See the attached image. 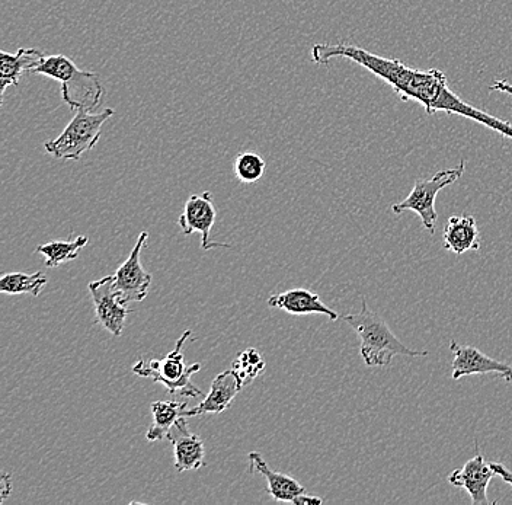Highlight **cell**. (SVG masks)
Segmentation results:
<instances>
[{"mask_svg": "<svg viewBox=\"0 0 512 505\" xmlns=\"http://www.w3.org/2000/svg\"><path fill=\"white\" fill-rule=\"evenodd\" d=\"M267 163L254 152L238 153L235 159V175L242 184H254L264 177Z\"/></svg>", "mask_w": 512, "mask_h": 505, "instance_id": "7402d4cb", "label": "cell"}, {"mask_svg": "<svg viewBox=\"0 0 512 505\" xmlns=\"http://www.w3.org/2000/svg\"><path fill=\"white\" fill-rule=\"evenodd\" d=\"M153 425L147 430L146 439L159 441L168 439L169 431L174 427L179 418L184 417L187 411V402L156 401L152 407Z\"/></svg>", "mask_w": 512, "mask_h": 505, "instance_id": "ac0fdd59", "label": "cell"}, {"mask_svg": "<svg viewBox=\"0 0 512 505\" xmlns=\"http://www.w3.org/2000/svg\"><path fill=\"white\" fill-rule=\"evenodd\" d=\"M30 75H43L60 82L63 101L73 111L95 110L105 94L96 73L80 70L73 60L63 54L44 57L40 65L31 70Z\"/></svg>", "mask_w": 512, "mask_h": 505, "instance_id": "3957f363", "label": "cell"}, {"mask_svg": "<svg viewBox=\"0 0 512 505\" xmlns=\"http://www.w3.org/2000/svg\"><path fill=\"white\" fill-rule=\"evenodd\" d=\"M496 475L491 463H486L485 457L476 453L463 468L451 473L450 484L453 487L466 489L473 505H491L488 500V487L492 476Z\"/></svg>", "mask_w": 512, "mask_h": 505, "instance_id": "8fae6325", "label": "cell"}, {"mask_svg": "<svg viewBox=\"0 0 512 505\" xmlns=\"http://www.w3.org/2000/svg\"><path fill=\"white\" fill-rule=\"evenodd\" d=\"M216 219L217 212L213 203V194L210 191H204L203 194H192L188 198L178 223L184 235L200 233L201 246L204 251H210L213 248H232L222 242H210L211 229H213Z\"/></svg>", "mask_w": 512, "mask_h": 505, "instance_id": "9c48e42d", "label": "cell"}, {"mask_svg": "<svg viewBox=\"0 0 512 505\" xmlns=\"http://www.w3.org/2000/svg\"><path fill=\"white\" fill-rule=\"evenodd\" d=\"M43 51L19 49L15 54L0 50V102L5 98L8 86H18L22 73H30L44 59Z\"/></svg>", "mask_w": 512, "mask_h": 505, "instance_id": "2e32d148", "label": "cell"}, {"mask_svg": "<svg viewBox=\"0 0 512 505\" xmlns=\"http://www.w3.org/2000/svg\"><path fill=\"white\" fill-rule=\"evenodd\" d=\"M444 248L456 255L479 251L480 233L473 216H451L444 228Z\"/></svg>", "mask_w": 512, "mask_h": 505, "instance_id": "e0dca14e", "label": "cell"}, {"mask_svg": "<svg viewBox=\"0 0 512 505\" xmlns=\"http://www.w3.org/2000/svg\"><path fill=\"white\" fill-rule=\"evenodd\" d=\"M491 468L494 469L496 475L501 476L504 482H507L512 487V471L507 466L502 465V463L492 462Z\"/></svg>", "mask_w": 512, "mask_h": 505, "instance_id": "cb8c5ba5", "label": "cell"}, {"mask_svg": "<svg viewBox=\"0 0 512 505\" xmlns=\"http://www.w3.org/2000/svg\"><path fill=\"white\" fill-rule=\"evenodd\" d=\"M191 329L182 334L176 343L174 350L162 360H139L133 367L134 375L147 377L153 382L165 386L171 395L187 396V398H197L203 395V392L192 383L191 377L194 373L200 372L201 363H194L187 366L184 361L182 348L191 337Z\"/></svg>", "mask_w": 512, "mask_h": 505, "instance_id": "277c9868", "label": "cell"}, {"mask_svg": "<svg viewBox=\"0 0 512 505\" xmlns=\"http://www.w3.org/2000/svg\"><path fill=\"white\" fill-rule=\"evenodd\" d=\"M147 239H149V233H140L130 257L112 276L114 278V289L120 293L124 302H143L147 293H149L153 277L152 274L144 270L142 262H140V255H142Z\"/></svg>", "mask_w": 512, "mask_h": 505, "instance_id": "ba28073f", "label": "cell"}, {"mask_svg": "<svg viewBox=\"0 0 512 505\" xmlns=\"http://www.w3.org/2000/svg\"><path fill=\"white\" fill-rule=\"evenodd\" d=\"M12 492V479L8 472H2L0 476V503H5L6 498Z\"/></svg>", "mask_w": 512, "mask_h": 505, "instance_id": "603a6c76", "label": "cell"}, {"mask_svg": "<svg viewBox=\"0 0 512 505\" xmlns=\"http://www.w3.org/2000/svg\"><path fill=\"white\" fill-rule=\"evenodd\" d=\"M88 242V236H79L75 241H56L37 246L35 252L44 255L48 268H54L59 267V265L64 264V262L76 260V258L79 257V252L88 245Z\"/></svg>", "mask_w": 512, "mask_h": 505, "instance_id": "d6986e66", "label": "cell"}, {"mask_svg": "<svg viewBox=\"0 0 512 505\" xmlns=\"http://www.w3.org/2000/svg\"><path fill=\"white\" fill-rule=\"evenodd\" d=\"M48 283V278L41 271L37 273H11L0 278V292L8 294H24L38 297Z\"/></svg>", "mask_w": 512, "mask_h": 505, "instance_id": "ffe728a7", "label": "cell"}, {"mask_svg": "<svg viewBox=\"0 0 512 505\" xmlns=\"http://www.w3.org/2000/svg\"><path fill=\"white\" fill-rule=\"evenodd\" d=\"M88 287L94 300L96 324L101 325L114 337H120L131 310L120 293L114 289V278L108 276L92 281Z\"/></svg>", "mask_w": 512, "mask_h": 505, "instance_id": "52a82bcc", "label": "cell"}, {"mask_svg": "<svg viewBox=\"0 0 512 505\" xmlns=\"http://www.w3.org/2000/svg\"><path fill=\"white\" fill-rule=\"evenodd\" d=\"M334 59H347L386 82L402 101H415L425 108V113L438 111L469 118L512 139V126L494 115L483 113L457 97L448 86L446 73L438 69L419 70L406 66L402 60L386 59L354 44H315L312 60L316 65H329Z\"/></svg>", "mask_w": 512, "mask_h": 505, "instance_id": "6da1fadb", "label": "cell"}, {"mask_svg": "<svg viewBox=\"0 0 512 505\" xmlns=\"http://www.w3.org/2000/svg\"><path fill=\"white\" fill-rule=\"evenodd\" d=\"M466 171V162H460L456 168L444 169L437 172L430 180H418L415 182L414 190L411 191L405 200L396 203L392 207V212L402 214L409 210L418 214L422 226L430 233L435 232V223L438 220L437 210H435V200L438 193L448 185L454 184L463 177Z\"/></svg>", "mask_w": 512, "mask_h": 505, "instance_id": "8992f818", "label": "cell"}, {"mask_svg": "<svg viewBox=\"0 0 512 505\" xmlns=\"http://www.w3.org/2000/svg\"><path fill=\"white\" fill-rule=\"evenodd\" d=\"M249 472L261 473L267 479L268 494L278 503H293L297 497L306 494V488L286 473L272 471L259 453H249Z\"/></svg>", "mask_w": 512, "mask_h": 505, "instance_id": "9a60e30c", "label": "cell"}, {"mask_svg": "<svg viewBox=\"0 0 512 505\" xmlns=\"http://www.w3.org/2000/svg\"><path fill=\"white\" fill-rule=\"evenodd\" d=\"M268 306L271 308L284 310L290 315H325L331 321H338L339 315L328 308L320 300L319 294L309 292L306 289L288 290L286 293L272 294L268 299Z\"/></svg>", "mask_w": 512, "mask_h": 505, "instance_id": "4fadbf2b", "label": "cell"}, {"mask_svg": "<svg viewBox=\"0 0 512 505\" xmlns=\"http://www.w3.org/2000/svg\"><path fill=\"white\" fill-rule=\"evenodd\" d=\"M233 372L238 377L240 389H245L265 370V361L255 348H248L233 361Z\"/></svg>", "mask_w": 512, "mask_h": 505, "instance_id": "44dd1931", "label": "cell"}, {"mask_svg": "<svg viewBox=\"0 0 512 505\" xmlns=\"http://www.w3.org/2000/svg\"><path fill=\"white\" fill-rule=\"evenodd\" d=\"M360 337V354L367 367H387L396 356L425 357L428 351H416L406 347L396 338L382 316L374 313L363 299V309L358 313L342 316Z\"/></svg>", "mask_w": 512, "mask_h": 505, "instance_id": "7a4b0ae2", "label": "cell"}, {"mask_svg": "<svg viewBox=\"0 0 512 505\" xmlns=\"http://www.w3.org/2000/svg\"><path fill=\"white\" fill-rule=\"evenodd\" d=\"M450 350L454 354L451 369H453L454 380L462 379L464 376L486 375V373H495L505 380L512 382L511 364L502 363L483 354L478 348L470 345H460L456 341H450Z\"/></svg>", "mask_w": 512, "mask_h": 505, "instance_id": "30bf717a", "label": "cell"}, {"mask_svg": "<svg viewBox=\"0 0 512 505\" xmlns=\"http://www.w3.org/2000/svg\"><path fill=\"white\" fill-rule=\"evenodd\" d=\"M174 447L175 468L178 472L198 471L206 465V449L203 440L192 434L185 417L179 418L168 434Z\"/></svg>", "mask_w": 512, "mask_h": 505, "instance_id": "7c38bea8", "label": "cell"}, {"mask_svg": "<svg viewBox=\"0 0 512 505\" xmlns=\"http://www.w3.org/2000/svg\"><path fill=\"white\" fill-rule=\"evenodd\" d=\"M489 91L505 92V94L511 95L512 97V85L508 81H496L489 86Z\"/></svg>", "mask_w": 512, "mask_h": 505, "instance_id": "484cf974", "label": "cell"}, {"mask_svg": "<svg viewBox=\"0 0 512 505\" xmlns=\"http://www.w3.org/2000/svg\"><path fill=\"white\" fill-rule=\"evenodd\" d=\"M322 503V498L312 497V495L307 494L300 495V497L293 501L294 505H320Z\"/></svg>", "mask_w": 512, "mask_h": 505, "instance_id": "d4e9b609", "label": "cell"}, {"mask_svg": "<svg viewBox=\"0 0 512 505\" xmlns=\"http://www.w3.org/2000/svg\"><path fill=\"white\" fill-rule=\"evenodd\" d=\"M114 114L112 108L99 114H91L86 110L76 111L75 117L69 121L62 134L57 139L46 142L44 149L54 158L79 161L83 153L94 149L101 139L102 126Z\"/></svg>", "mask_w": 512, "mask_h": 505, "instance_id": "5b68a950", "label": "cell"}, {"mask_svg": "<svg viewBox=\"0 0 512 505\" xmlns=\"http://www.w3.org/2000/svg\"><path fill=\"white\" fill-rule=\"evenodd\" d=\"M242 391L239 388L238 377L233 370H226L214 377L210 393L198 407L184 412V417H197L204 414H222L232 405L233 399Z\"/></svg>", "mask_w": 512, "mask_h": 505, "instance_id": "5bb4252c", "label": "cell"}]
</instances>
